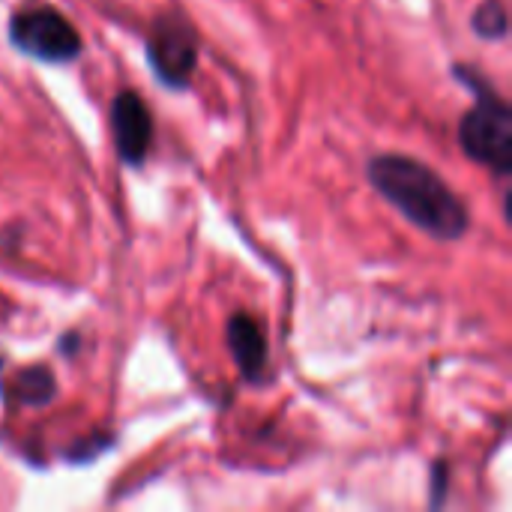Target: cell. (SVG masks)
Segmentation results:
<instances>
[{"mask_svg": "<svg viewBox=\"0 0 512 512\" xmlns=\"http://www.w3.org/2000/svg\"><path fill=\"white\" fill-rule=\"evenodd\" d=\"M228 345L246 378H258L267 363V342L261 327L249 315H234L228 321Z\"/></svg>", "mask_w": 512, "mask_h": 512, "instance_id": "6", "label": "cell"}, {"mask_svg": "<svg viewBox=\"0 0 512 512\" xmlns=\"http://www.w3.org/2000/svg\"><path fill=\"white\" fill-rule=\"evenodd\" d=\"M150 66L168 87H186L195 57H198V42L192 27L180 15H165L156 21L150 42H147Z\"/></svg>", "mask_w": 512, "mask_h": 512, "instance_id": "4", "label": "cell"}, {"mask_svg": "<svg viewBox=\"0 0 512 512\" xmlns=\"http://www.w3.org/2000/svg\"><path fill=\"white\" fill-rule=\"evenodd\" d=\"M111 126H114V141H117L123 162H129V165L144 162V156L150 150V138H153V123H150V114L138 93L126 90L114 99Z\"/></svg>", "mask_w": 512, "mask_h": 512, "instance_id": "5", "label": "cell"}, {"mask_svg": "<svg viewBox=\"0 0 512 512\" xmlns=\"http://www.w3.org/2000/svg\"><path fill=\"white\" fill-rule=\"evenodd\" d=\"M369 180L420 231L438 240H459L468 231V210L423 162L399 153L375 156L369 162Z\"/></svg>", "mask_w": 512, "mask_h": 512, "instance_id": "1", "label": "cell"}, {"mask_svg": "<svg viewBox=\"0 0 512 512\" xmlns=\"http://www.w3.org/2000/svg\"><path fill=\"white\" fill-rule=\"evenodd\" d=\"M459 141L465 147V153L489 168H495L498 174H510L512 168V114L510 108L492 96L483 93L480 102L462 117V129H459Z\"/></svg>", "mask_w": 512, "mask_h": 512, "instance_id": "2", "label": "cell"}, {"mask_svg": "<svg viewBox=\"0 0 512 512\" xmlns=\"http://www.w3.org/2000/svg\"><path fill=\"white\" fill-rule=\"evenodd\" d=\"M474 30L486 39H504L507 36V15L498 3H486L474 15Z\"/></svg>", "mask_w": 512, "mask_h": 512, "instance_id": "8", "label": "cell"}, {"mask_svg": "<svg viewBox=\"0 0 512 512\" xmlns=\"http://www.w3.org/2000/svg\"><path fill=\"white\" fill-rule=\"evenodd\" d=\"M9 36L24 54L39 60L66 63L81 51L75 27L51 6H27L15 12L9 21Z\"/></svg>", "mask_w": 512, "mask_h": 512, "instance_id": "3", "label": "cell"}, {"mask_svg": "<svg viewBox=\"0 0 512 512\" xmlns=\"http://www.w3.org/2000/svg\"><path fill=\"white\" fill-rule=\"evenodd\" d=\"M12 387H15V399L24 402V405H45V402H51V396H54V378H51L42 366L24 369V372L15 378Z\"/></svg>", "mask_w": 512, "mask_h": 512, "instance_id": "7", "label": "cell"}]
</instances>
